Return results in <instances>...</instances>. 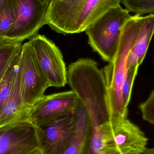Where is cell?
<instances>
[{
	"label": "cell",
	"mask_w": 154,
	"mask_h": 154,
	"mask_svg": "<svg viewBox=\"0 0 154 154\" xmlns=\"http://www.w3.org/2000/svg\"><path fill=\"white\" fill-rule=\"evenodd\" d=\"M22 48L17 51L0 81V115L11 92L14 79L19 68Z\"/></svg>",
	"instance_id": "9a60e30c"
},
{
	"label": "cell",
	"mask_w": 154,
	"mask_h": 154,
	"mask_svg": "<svg viewBox=\"0 0 154 154\" xmlns=\"http://www.w3.org/2000/svg\"><path fill=\"white\" fill-rule=\"evenodd\" d=\"M4 0H0V7H1V5L2 4Z\"/></svg>",
	"instance_id": "603a6c76"
},
{
	"label": "cell",
	"mask_w": 154,
	"mask_h": 154,
	"mask_svg": "<svg viewBox=\"0 0 154 154\" xmlns=\"http://www.w3.org/2000/svg\"><path fill=\"white\" fill-rule=\"evenodd\" d=\"M29 42L50 87H64L68 82L67 70L60 50L44 35L37 34Z\"/></svg>",
	"instance_id": "9c48e42d"
},
{
	"label": "cell",
	"mask_w": 154,
	"mask_h": 154,
	"mask_svg": "<svg viewBox=\"0 0 154 154\" xmlns=\"http://www.w3.org/2000/svg\"><path fill=\"white\" fill-rule=\"evenodd\" d=\"M121 0H51L46 24L64 35L80 33Z\"/></svg>",
	"instance_id": "7a4b0ae2"
},
{
	"label": "cell",
	"mask_w": 154,
	"mask_h": 154,
	"mask_svg": "<svg viewBox=\"0 0 154 154\" xmlns=\"http://www.w3.org/2000/svg\"><path fill=\"white\" fill-rule=\"evenodd\" d=\"M76 125L75 134L62 154H87L90 144L91 125L88 111L81 102L75 108Z\"/></svg>",
	"instance_id": "7c38bea8"
},
{
	"label": "cell",
	"mask_w": 154,
	"mask_h": 154,
	"mask_svg": "<svg viewBox=\"0 0 154 154\" xmlns=\"http://www.w3.org/2000/svg\"><path fill=\"white\" fill-rule=\"evenodd\" d=\"M15 7L14 21L5 39L22 42L38 34L46 24L50 2L46 0H13Z\"/></svg>",
	"instance_id": "52a82bcc"
},
{
	"label": "cell",
	"mask_w": 154,
	"mask_h": 154,
	"mask_svg": "<svg viewBox=\"0 0 154 154\" xmlns=\"http://www.w3.org/2000/svg\"><path fill=\"white\" fill-rule=\"evenodd\" d=\"M23 120H29V114L23 106L19 66L8 100L0 115V127Z\"/></svg>",
	"instance_id": "4fadbf2b"
},
{
	"label": "cell",
	"mask_w": 154,
	"mask_h": 154,
	"mask_svg": "<svg viewBox=\"0 0 154 154\" xmlns=\"http://www.w3.org/2000/svg\"><path fill=\"white\" fill-rule=\"evenodd\" d=\"M154 34V14L143 16L136 38L128 55V69L142 64Z\"/></svg>",
	"instance_id": "5bb4252c"
},
{
	"label": "cell",
	"mask_w": 154,
	"mask_h": 154,
	"mask_svg": "<svg viewBox=\"0 0 154 154\" xmlns=\"http://www.w3.org/2000/svg\"><path fill=\"white\" fill-rule=\"evenodd\" d=\"M76 116L75 109L40 126L41 148L45 154H62L75 134Z\"/></svg>",
	"instance_id": "30bf717a"
},
{
	"label": "cell",
	"mask_w": 154,
	"mask_h": 154,
	"mask_svg": "<svg viewBox=\"0 0 154 154\" xmlns=\"http://www.w3.org/2000/svg\"><path fill=\"white\" fill-rule=\"evenodd\" d=\"M68 82L86 108L91 125L111 120L107 87L104 72L97 62L80 59L71 63L67 70Z\"/></svg>",
	"instance_id": "6da1fadb"
},
{
	"label": "cell",
	"mask_w": 154,
	"mask_h": 154,
	"mask_svg": "<svg viewBox=\"0 0 154 154\" xmlns=\"http://www.w3.org/2000/svg\"><path fill=\"white\" fill-rule=\"evenodd\" d=\"M139 108L143 119L154 125V90L144 102L140 104Z\"/></svg>",
	"instance_id": "ffe728a7"
},
{
	"label": "cell",
	"mask_w": 154,
	"mask_h": 154,
	"mask_svg": "<svg viewBox=\"0 0 154 154\" xmlns=\"http://www.w3.org/2000/svg\"><path fill=\"white\" fill-rule=\"evenodd\" d=\"M42 131L30 120L0 127V154H31L41 148Z\"/></svg>",
	"instance_id": "ba28073f"
},
{
	"label": "cell",
	"mask_w": 154,
	"mask_h": 154,
	"mask_svg": "<svg viewBox=\"0 0 154 154\" xmlns=\"http://www.w3.org/2000/svg\"><path fill=\"white\" fill-rule=\"evenodd\" d=\"M22 45V42L16 41L7 39L0 40V81Z\"/></svg>",
	"instance_id": "2e32d148"
},
{
	"label": "cell",
	"mask_w": 154,
	"mask_h": 154,
	"mask_svg": "<svg viewBox=\"0 0 154 154\" xmlns=\"http://www.w3.org/2000/svg\"><path fill=\"white\" fill-rule=\"evenodd\" d=\"M143 16L135 14L124 24L117 51L113 59L104 68L107 87L111 120L120 121L127 119L128 110L123 106L122 86L127 74V61L143 21Z\"/></svg>",
	"instance_id": "3957f363"
},
{
	"label": "cell",
	"mask_w": 154,
	"mask_h": 154,
	"mask_svg": "<svg viewBox=\"0 0 154 154\" xmlns=\"http://www.w3.org/2000/svg\"><path fill=\"white\" fill-rule=\"evenodd\" d=\"M131 16L119 5L110 9L85 30L90 45L105 61L110 62L115 57L123 26Z\"/></svg>",
	"instance_id": "5b68a950"
},
{
	"label": "cell",
	"mask_w": 154,
	"mask_h": 154,
	"mask_svg": "<svg viewBox=\"0 0 154 154\" xmlns=\"http://www.w3.org/2000/svg\"><path fill=\"white\" fill-rule=\"evenodd\" d=\"M142 154H154V147L151 148H146Z\"/></svg>",
	"instance_id": "44dd1931"
},
{
	"label": "cell",
	"mask_w": 154,
	"mask_h": 154,
	"mask_svg": "<svg viewBox=\"0 0 154 154\" xmlns=\"http://www.w3.org/2000/svg\"><path fill=\"white\" fill-rule=\"evenodd\" d=\"M46 1H48V2H50L51 1V0H46Z\"/></svg>",
	"instance_id": "cb8c5ba5"
},
{
	"label": "cell",
	"mask_w": 154,
	"mask_h": 154,
	"mask_svg": "<svg viewBox=\"0 0 154 154\" xmlns=\"http://www.w3.org/2000/svg\"><path fill=\"white\" fill-rule=\"evenodd\" d=\"M15 7L13 0H4L0 7V40L5 39L7 32L15 18Z\"/></svg>",
	"instance_id": "e0dca14e"
},
{
	"label": "cell",
	"mask_w": 154,
	"mask_h": 154,
	"mask_svg": "<svg viewBox=\"0 0 154 154\" xmlns=\"http://www.w3.org/2000/svg\"><path fill=\"white\" fill-rule=\"evenodd\" d=\"M139 67V66H136L128 69L127 74L122 86V103L123 106L127 110H128V107L130 102L134 82L137 75Z\"/></svg>",
	"instance_id": "d6986e66"
},
{
	"label": "cell",
	"mask_w": 154,
	"mask_h": 154,
	"mask_svg": "<svg viewBox=\"0 0 154 154\" xmlns=\"http://www.w3.org/2000/svg\"><path fill=\"white\" fill-rule=\"evenodd\" d=\"M126 9L135 14H154V0H121Z\"/></svg>",
	"instance_id": "ac0fdd59"
},
{
	"label": "cell",
	"mask_w": 154,
	"mask_h": 154,
	"mask_svg": "<svg viewBox=\"0 0 154 154\" xmlns=\"http://www.w3.org/2000/svg\"><path fill=\"white\" fill-rule=\"evenodd\" d=\"M19 71L23 106L29 115L31 109L50 87L29 42L22 45Z\"/></svg>",
	"instance_id": "8992f818"
},
{
	"label": "cell",
	"mask_w": 154,
	"mask_h": 154,
	"mask_svg": "<svg viewBox=\"0 0 154 154\" xmlns=\"http://www.w3.org/2000/svg\"><path fill=\"white\" fill-rule=\"evenodd\" d=\"M80 102L73 91L44 95L31 109L29 120L38 126L73 110Z\"/></svg>",
	"instance_id": "8fae6325"
},
{
	"label": "cell",
	"mask_w": 154,
	"mask_h": 154,
	"mask_svg": "<svg viewBox=\"0 0 154 154\" xmlns=\"http://www.w3.org/2000/svg\"><path fill=\"white\" fill-rule=\"evenodd\" d=\"M148 138L128 119L91 125V154H142Z\"/></svg>",
	"instance_id": "277c9868"
},
{
	"label": "cell",
	"mask_w": 154,
	"mask_h": 154,
	"mask_svg": "<svg viewBox=\"0 0 154 154\" xmlns=\"http://www.w3.org/2000/svg\"><path fill=\"white\" fill-rule=\"evenodd\" d=\"M31 154H45L44 153L43 151H42V148H40V149H38V150H37V151H35V152Z\"/></svg>",
	"instance_id": "7402d4cb"
}]
</instances>
